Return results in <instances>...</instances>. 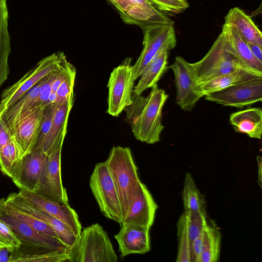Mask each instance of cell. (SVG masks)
<instances>
[{
	"instance_id": "5bb4252c",
	"label": "cell",
	"mask_w": 262,
	"mask_h": 262,
	"mask_svg": "<svg viewBox=\"0 0 262 262\" xmlns=\"http://www.w3.org/2000/svg\"><path fill=\"white\" fill-rule=\"evenodd\" d=\"M45 107H35L18 123L13 131L22 159L32 152L36 144Z\"/></svg>"
},
{
	"instance_id": "e0dca14e",
	"label": "cell",
	"mask_w": 262,
	"mask_h": 262,
	"mask_svg": "<svg viewBox=\"0 0 262 262\" xmlns=\"http://www.w3.org/2000/svg\"><path fill=\"white\" fill-rule=\"evenodd\" d=\"M150 229L139 226H121L114 237L122 257L132 254H145L150 250Z\"/></svg>"
},
{
	"instance_id": "484cf974",
	"label": "cell",
	"mask_w": 262,
	"mask_h": 262,
	"mask_svg": "<svg viewBox=\"0 0 262 262\" xmlns=\"http://www.w3.org/2000/svg\"><path fill=\"white\" fill-rule=\"evenodd\" d=\"M257 78H262V75L248 72H237L212 79L199 84L198 88L200 93L204 96L207 94Z\"/></svg>"
},
{
	"instance_id": "d6a6232c",
	"label": "cell",
	"mask_w": 262,
	"mask_h": 262,
	"mask_svg": "<svg viewBox=\"0 0 262 262\" xmlns=\"http://www.w3.org/2000/svg\"><path fill=\"white\" fill-rule=\"evenodd\" d=\"M75 68L69 62L64 80L56 92V105L73 106V89L76 77Z\"/></svg>"
},
{
	"instance_id": "836d02e7",
	"label": "cell",
	"mask_w": 262,
	"mask_h": 262,
	"mask_svg": "<svg viewBox=\"0 0 262 262\" xmlns=\"http://www.w3.org/2000/svg\"><path fill=\"white\" fill-rule=\"evenodd\" d=\"M177 235L178 237V250L176 261L177 262H193L192 243L184 227L178 223Z\"/></svg>"
},
{
	"instance_id": "7402d4cb",
	"label": "cell",
	"mask_w": 262,
	"mask_h": 262,
	"mask_svg": "<svg viewBox=\"0 0 262 262\" xmlns=\"http://www.w3.org/2000/svg\"><path fill=\"white\" fill-rule=\"evenodd\" d=\"M224 24L233 28L248 43L262 47V34L251 17L238 7L231 8Z\"/></svg>"
},
{
	"instance_id": "b9f144b4",
	"label": "cell",
	"mask_w": 262,
	"mask_h": 262,
	"mask_svg": "<svg viewBox=\"0 0 262 262\" xmlns=\"http://www.w3.org/2000/svg\"><path fill=\"white\" fill-rule=\"evenodd\" d=\"M0 247H2V246L0 245Z\"/></svg>"
},
{
	"instance_id": "8fae6325",
	"label": "cell",
	"mask_w": 262,
	"mask_h": 262,
	"mask_svg": "<svg viewBox=\"0 0 262 262\" xmlns=\"http://www.w3.org/2000/svg\"><path fill=\"white\" fill-rule=\"evenodd\" d=\"M19 194L40 210L61 221L78 238L82 226L77 212L68 204L53 200L36 191L21 190Z\"/></svg>"
},
{
	"instance_id": "60d3db41",
	"label": "cell",
	"mask_w": 262,
	"mask_h": 262,
	"mask_svg": "<svg viewBox=\"0 0 262 262\" xmlns=\"http://www.w3.org/2000/svg\"><path fill=\"white\" fill-rule=\"evenodd\" d=\"M249 48L253 56L262 62V47L254 43H248Z\"/></svg>"
},
{
	"instance_id": "277c9868",
	"label": "cell",
	"mask_w": 262,
	"mask_h": 262,
	"mask_svg": "<svg viewBox=\"0 0 262 262\" xmlns=\"http://www.w3.org/2000/svg\"><path fill=\"white\" fill-rule=\"evenodd\" d=\"M70 262H117L118 256L107 233L96 223L81 231L69 252Z\"/></svg>"
},
{
	"instance_id": "cb8c5ba5",
	"label": "cell",
	"mask_w": 262,
	"mask_h": 262,
	"mask_svg": "<svg viewBox=\"0 0 262 262\" xmlns=\"http://www.w3.org/2000/svg\"><path fill=\"white\" fill-rule=\"evenodd\" d=\"M8 20L7 0H0V87L7 79L9 74L11 43Z\"/></svg>"
},
{
	"instance_id": "ffe728a7",
	"label": "cell",
	"mask_w": 262,
	"mask_h": 262,
	"mask_svg": "<svg viewBox=\"0 0 262 262\" xmlns=\"http://www.w3.org/2000/svg\"><path fill=\"white\" fill-rule=\"evenodd\" d=\"M229 121L234 130L249 137L261 139L262 110L260 107H250L230 114Z\"/></svg>"
},
{
	"instance_id": "52a82bcc",
	"label": "cell",
	"mask_w": 262,
	"mask_h": 262,
	"mask_svg": "<svg viewBox=\"0 0 262 262\" xmlns=\"http://www.w3.org/2000/svg\"><path fill=\"white\" fill-rule=\"evenodd\" d=\"M132 59L127 58L111 72L108 89L106 113L118 117L132 102L134 81L132 79Z\"/></svg>"
},
{
	"instance_id": "6da1fadb",
	"label": "cell",
	"mask_w": 262,
	"mask_h": 262,
	"mask_svg": "<svg viewBox=\"0 0 262 262\" xmlns=\"http://www.w3.org/2000/svg\"><path fill=\"white\" fill-rule=\"evenodd\" d=\"M168 98V95L157 84L151 88L146 97L133 93L132 103L124 111L126 121L136 140L149 144L160 141L164 128L162 112Z\"/></svg>"
},
{
	"instance_id": "4316f807",
	"label": "cell",
	"mask_w": 262,
	"mask_h": 262,
	"mask_svg": "<svg viewBox=\"0 0 262 262\" xmlns=\"http://www.w3.org/2000/svg\"><path fill=\"white\" fill-rule=\"evenodd\" d=\"M0 211L41 233L60 241L55 231L47 223L33 215L10 205L6 202L5 199L0 200Z\"/></svg>"
},
{
	"instance_id": "d6986e66",
	"label": "cell",
	"mask_w": 262,
	"mask_h": 262,
	"mask_svg": "<svg viewBox=\"0 0 262 262\" xmlns=\"http://www.w3.org/2000/svg\"><path fill=\"white\" fill-rule=\"evenodd\" d=\"M168 46L163 47L145 67L139 77L137 84L134 86L133 93L139 95L146 89L151 88L162 77L168 68Z\"/></svg>"
},
{
	"instance_id": "5b68a950",
	"label": "cell",
	"mask_w": 262,
	"mask_h": 262,
	"mask_svg": "<svg viewBox=\"0 0 262 262\" xmlns=\"http://www.w3.org/2000/svg\"><path fill=\"white\" fill-rule=\"evenodd\" d=\"M90 187L102 213L121 225L123 220L121 204L105 161L95 165Z\"/></svg>"
},
{
	"instance_id": "ba28073f",
	"label": "cell",
	"mask_w": 262,
	"mask_h": 262,
	"mask_svg": "<svg viewBox=\"0 0 262 262\" xmlns=\"http://www.w3.org/2000/svg\"><path fill=\"white\" fill-rule=\"evenodd\" d=\"M143 49L132 67V79L135 82L140 76L147 64L164 47L171 49L177 43L173 24L155 25L143 29Z\"/></svg>"
},
{
	"instance_id": "74e56055",
	"label": "cell",
	"mask_w": 262,
	"mask_h": 262,
	"mask_svg": "<svg viewBox=\"0 0 262 262\" xmlns=\"http://www.w3.org/2000/svg\"><path fill=\"white\" fill-rule=\"evenodd\" d=\"M13 138L10 128L0 116V149Z\"/></svg>"
},
{
	"instance_id": "8992f818",
	"label": "cell",
	"mask_w": 262,
	"mask_h": 262,
	"mask_svg": "<svg viewBox=\"0 0 262 262\" xmlns=\"http://www.w3.org/2000/svg\"><path fill=\"white\" fill-rule=\"evenodd\" d=\"M66 59L63 52L46 56L17 82L4 90L0 100V115Z\"/></svg>"
},
{
	"instance_id": "2e32d148",
	"label": "cell",
	"mask_w": 262,
	"mask_h": 262,
	"mask_svg": "<svg viewBox=\"0 0 262 262\" xmlns=\"http://www.w3.org/2000/svg\"><path fill=\"white\" fill-rule=\"evenodd\" d=\"M10 205L29 213L49 225L57 235L59 240L68 248L71 249L78 237L61 221L40 210L30 204L18 193H11L5 199Z\"/></svg>"
},
{
	"instance_id": "f35d334b",
	"label": "cell",
	"mask_w": 262,
	"mask_h": 262,
	"mask_svg": "<svg viewBox=\"0 0 262 262\" xmlns=\"http://www.w3.org/2000/svg\"><path fill=\"white\" fill-rule=\"evenodd\" d=\"M118 11L121 17L124 16L126 12L133 5L131 0H108Z\"/></svg>"
},
{
	"instance_id": "1f68e13d",
	"label": "cell",
	"mask_w": 262,
	"mask_h": 262,
	"mask_svg": "<svg viewBox=\"0 0 262 262\" xmlns=\"http://www.w3.org/2000/svg\"><path fill=\"white\" fill-rule=\"evenodd\" d=\"M207 222L206 212L184 211L177 223L184 227L192 243L202 233Z\"/></svg>"
},
{
	"instance_id": "d4e9b609",
	"label": "cell",
	"mask_w": 262,
	"mask_h": 262,
	"mask_svg": "<svg viewBox=\"0 0 262 262\" xmlns=\"http://www.w3.org/2000/svg\"><path fill=\"white\" fill-rule=\"evenodd\" d=\"M222 234L216 224L208 220L202 233V250L199 262H216L220 257Z\"/></svg>"
},
{
	"instance_id": "7a4b0ae2",
	"label": "cell",
	"mask_w": 262,
	"mask_h": 262,
	"mask_svg": "<svg viewBox=\"0 0 262 262\" xmlns=\"http://www.w3.org/2000/svg\"><path fill=\"white\" fill-rule=\"evenodd\" d=\"M198 85L219 76L237 72L262 75L247 66L238 56L222 31L212 46L200 60L190 63Z\"/></svg>"
},
{
	"instance_id": "9a60e30c",
	"label": "cell",
	"mask_w": 262,
	"mask_h": 262,
	"mask_svg": "<svg viewBox=\"0 0 262 262\" xmlns=\"http://www.w3.org/2000/svg\"><path fill=\"white\" fill-rule=\"evenodd\" d=\"M0 219L15 233L21 245L41 249L70 252V249L58 239L41 233L1 211Z\"/></svg>"
},
{
	"instance_id": "ab89813d",
	"label": "cell",
	"mask_w": 262,
	"mask_h": 262,
	"mask_svg": "<svg viewBox=\"0 0 262 262\" xmlns=\"http://www.w3.org/2000/svg\"><path fill=\"white\" fill-rule=\"evenodd\" d=\"M15 249H16L6 246L0 247V262H12Z\"/></svg>"
},
{
	"instance_id": "f1b7e54d",
	"label": "cell",
	"mask_w": 262,
	"mask_h": 262,
	"mask_svg": "<svg viewBox=\"0 0 262 262\" xmlns=\"http://www.w3.org/2000/svg\"><path fill=\"white\" fill-rule=\"evenodd\" d=\"M23 159L14 138L0 149V170L13 182L18 178Z\"/></svg>"
},
{
	"instance_id": "8d00e7d4",
	"label": "cell",
	"mask_w": 262,
	"mask_h": 262,
	"mask_svg": "<svg viewBox=\"0 0 262 262\" xmlns=\"http://www.w3.org/2000/svg\"><path fill=\"white\" fill-rule=\"evenodd\" d=\"M54 111V103L49 104L45 107L40 132L34 148H38L40 146L48 134L52 123Z\"/></svg>"
},
{
	"instance_id": "9c48e42d",
	"label": "cell",
	"mask_w": 262,
	"mask_h": 262,
	"mask_svg": "<svg viewBox=\"0 0 262 262\" xmlns=\"http://www.w3.org/2000/svg\"><path fill=\"white\" fill-rule=\"evenodd\" d=\"M205 100L224 106L243 108L262 100V78L243 82L205 95Z\"/></svg>"
},
{
	"instance_id": "4fadbf2b",
	"label": "cell",
	"mask_w": 262,
	"mask_h": 262,
	"mask_svg": "<svg viewBox=\"0 0 262 262\" xmlns=\"http://www.w3.org/2000/svg\"><path fill=\"white\" fill-rule=\"evenodd\" d=\"M158 206L146 186L142 182L137 188L121 226L134 225L150 229Z\"/></svg>"
},
{
	"instance_id": "30bf717a",
	"label": "cell",
	"mask_w": 262,
	"mask_h": 262,
	"mask_svg": "<svg viewBox=\"0 0 262 262\" xmlns=\"http://www.w3.org/2000/svg\"><path fill=\"white\" fill-rule=\"evenodd\" d=\"M168 68L174 74L177 105L183 111H191L204 96L199 91L190 62L177 56Z\"/></svg>"
},
{
	"instance_id": "ac0fdd59",
	"label": "cell",
	"mask_w": 262,
	"mask_h": 262,
	"mask_svg": "<svg viewBox=\"0 0 262 262\" xmlns=\"http://www.w3.org/2000/svg\"><path fill=\"white\" fill-rule=\"evenodd\" d=\"M47 156L40 149L34 148L23 159L18 177L14 183L21 190L36 191Z\"/></svg>"
},
{
	"instance_id": "e575fe53",
	"label": "cell",
	"mask_w": 262,
	"mask_h": 262,
	"mask_svg": "<svg viewBox=\"0 0 262 262\" xmlns=\"http://www.w3.org/2000/svg\"><path fill=\"white\" fill-rule=\"evenodd\" d=\"M160 11L170 14H178L189 7L187 0H149Z\"/></svg>"
},
{
	"instance_id": "7c38bea8",
	"label": "cell",
	"mask_w": 262,
	"mask_h": 262,
	"mask_svg": "<svg viewBox=\"0 0 262 262\" xmlns=\"http://www.w3.org/2000/svg\"><path fill=\"white\" fill-rule=\"evenodd\" d=\"M63 142H60L47 156L36 192L60 202L68 204L69 199L61 175V154Z\"/></svg>"
},
{
	"instance_id": "f546056e",
	"label": "cell",
	"mask_w": 262,
	"mask_h": 262,
	"mask_svg": "<svg viewBox=\"0 0 262 262\" xmlns=\"http://www.w3.org/2000/svg\"><path fill=\"white\" fill-rule=\"evenodd\" d=\"M182 199L185 211L206 212L204 196L200 191L190 173L185 174Z\"/></svg>"
},
{
	"instance_id": "44dd1931",
	"label": "cell",
	"mask_w": 262,
	"mask_h": 262,
	"mask_svg": "<svg viewBox=\"0 0 262 262\" xmlns=\"http://www.w3.org/2000/svg\"><path fill=\"white\" fill-rule=\"evenodd\" d=\"M73 106L55 104V111L50 128L38 148L47 156L60 142H63L67 132L68 118Z\"/></svg>"
},
{
	"instance_id": "4dcf8cb0",
	"label": "cell",
	"mask_w": 262,
	"mask_h": 262,
	"mask_svg": "<svg viewBox=\"0 0 262 262\" xmlns=\"http://www.w3.org/2000/svg\"><path fill=\"white\" fill-rule=\"evenodd\" d=\"M69 252L46 249L31 252H21L18 248L14 250L12 262H70Z\"/></svg>"
},
{
	"instance_id": "d590c367",
	"label": "cell",
	"mask_w": 262,
	"mask_h": 262,
	"mask_svg": "<svg viewBox=\"0 0 262 262\" xmlns=\"http://www.w3.org/2000/svg\"><path fill=\"white\" fill-rule=\"evenodd\" d=\"M21 244L15 233L0 219V245L18 249Z\"/></svg>"
},
{
	"instance_id": "603a6c76",
	"label": "cell",
	"mask_w": 262,
	"mask_h": 262,
	"mask_svg": "<svg viewBox=\"0 0 262 262\" xmlns=\"http://www.w3.org/2000/svg\"><path fill=\"white\" fill-rule=\"evenodd\" d=\"M44 78L0 115L12 133L18 123L39 105L38 99L39 90Z\"/></svg>"
},
{
	"instance_id": "3957f363",
	"label": "cell",
	"mask_w": 262,
	"mask_h": 262,
	"mask_svg": "<svg viewBox=\"0 0 262 262\" xmlns=\"http://www.w3.org/2000/svg\"><path fill=\"white\" fill-rule=\"evenodd\" d=\"M105 162L119 196L124 218L141 182L138 168L130 149L127 147L113 146Z\"/></svg>"
},
{
	"instance_id": "83f0119b",
	"label": "cell",
	"mask_w": 262,
	"mask_h": 262,
	"mask_svg": "<svg viewBox=\"0 0 262 262\" xmlns=\"http://www.w3.org/2000/svg\"><path fill=\"white\" fill-rule=\"evenodd\" d=\"M239 58L248 67L262 73V62L252 54L248 43L231 27L224 24L222 30Z\"/></svg>"
}]
</instances>
